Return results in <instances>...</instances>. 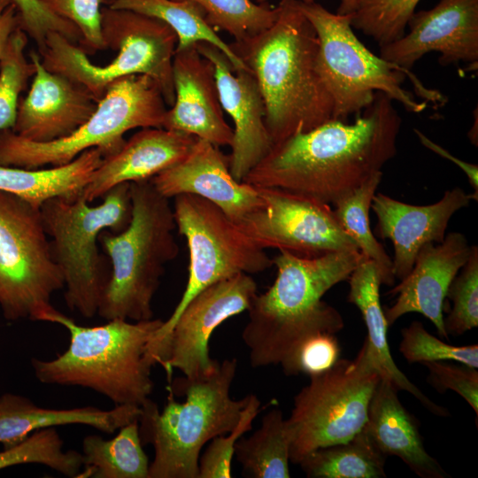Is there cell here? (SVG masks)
<instances>
[{
  "label": "cell",
  "instance_id": "1",
  "mask_svg": "<svg viewBox=\"0 0 478 478\" xmlns=\"http://www.w3.org/2000/svg\"><path fill=\"white\" fill-rule=\"evenodd\" d=\"M392 102L376 92L352 123L332 119L274 143L243 181L334 204L396 156L402 119Z\"/></svg>",
  "mask_w": 478,
  "mask_h": 478
},
{
  "label": "cell",
  "instance_id": "2",
  "mask_svg": "<svg viewBox=\"0 0 478 478\" xmlns=\"http://www.w3.org/2000/svg\"><path fill=\"white\" fill-rule=\"evenodd\" d=\"M264 31L230 44L254 75L273 143L333 119V99L318 69L319 38L299 0H281Z\"/></svg>",
  "mask_w": 478,
  "mask_h": 478
},
{
  "label": "cell",
  "instance_id": "3",
  "mask_svg": "<svg viewBox=\"0 0 478 478\" xmlns=\"http://www.w3.org/2000/svg\"><path fill=\"white\" fill-rule=\"evenodd\" d=\"M279 251L273 258L276 279L266 291L252 298L249 321L242 332L250 363L255 368L281 365L308 337L335 335L343 328L341 313L322 297L348 280L364 258L360 251L316 257Z\"/></svg>",
  "mask_w": 478,
  "mask_h": 478
},
{
  "label": "cell",
  "instance_id": "4",
  "mask_svg": "<svg viewBox=\"0 0 478 478\" xmlns=\"http://www.w3.org/2000/svg\"><path fill=\"white\" fill-rule=\"evenodd\" d=\"M48 322L65 327L70 334V343L53 359H31L39 382L90 389L114 405L141 407L150 399L155 363L149 347L163 320L131 322L114 319L103 325L84 327L57 311Z\"/></svg>",
  "mask_w": 478,
  "mask_h": 478
},
{
  "label": "cell",
  "instance_id": "5",
  "mask_svg": "<svg viewBox=\"0 0 478 478\" xmlns=\"http://www.w3.org/2000/svg\"><path fill=\"white\" fill-rule=\"evenodd\" d=\"M236 369L226 358L209 375L175 379L161 412L150 399L141 406L140 437L154 449L149 478H198L203 447L236 426L249 400L230 397Z\"/></svg>",
  "mask_w": 478,
  "mask_h": 478
},
{
  "label": "cell",
  "instance_id": "6",
  "mask_svg": "<svg viewBox=\"0 0 478 478\" xmlns=\"http://www.w3.org/2000/svg\"><path fill=\"white\" fill-rule=\"evenodd\" d=\"M130 198L127 227L119 233L104 230L98 239L111 266L97 312L106 320L153 319L152 300L166 265L179 253L169 198L150 180L130 182Z\"/></svg>",
  "mask_w": 478,
  "mask_h": 478
},
{
  "label": "cell",
  "instance_id": "7",
  "mask_svg": "<svg viewBox=\"0 0 478 478\" xmlns=\"http://www.w3.org/2000/svg\"><path fill=\"white\" fill-rule=\"evenodd\" d=\"M101 35L105 49L118 51L108 64L95 65L64 35L50 32L38 49L42 64L85 88L98 102L115 81L133 74L151 78L165 102L174 101L173 59L178 38L162 20L127 9L103 6Z\"/></svg>",
  "mask_w": 478,
  "mask_h": 478
},
{
  "label": "cell",
  "instance_id": "8",
  "mask_svg": "<svg viewBox=\"0 0 478 478\" xmlns=\"http://www.w3.org/2000/svg\"><path fill=\"white\" fill-rule=\"evenodd\" d=\"M319 38L318 69L333 99V119L344 121L382 92L405 110L420 113L426 102H445L411 71L375 56L352 31L350 14L332 13L314 0H299Z\"/></svg>",
  "mask_w": 478,
  "mask_h": 478
},
{
  "label": "cell",
  "instance_id": "9",
  "mask_svg": "<svg viewBox=\"0 0 478 478\" xmlns=\"http://www.w3.org/2000/svg\"><path fill=\"white\" fill-rule=\"evenodd\" d=\"M91 206L81 196L54 197L41 209L43 227L50 239L56 262L63 274L66 305L85 318L97 314L111 276L97 243L104 230L119 233L130 222V182L120 183Z\"/></svg>",
  "mask_w": 478,
  "mask_h": 478
},
{
  "label": "cell",
  "instance_id": "10",
  "mask_svg": "<svg viewBox=\"0 0 478 478\" xmlns=\"http://www.w3.org/2000/svg\"><path fill=\"white\" fill-rule=\"evenodd\" d=\"M166 104L151 78L125 76L107 88L89 119L66 137L34 142L12 129L1 130L0 166L26 169L59 166L93 148L99 149L104 157L111 155L123 145L127 131L162 127Z\"/></svg>",
  "mask_w": 478,
  "mask_h": 478
},
{
  "label": "cell",
  "instance_id": "11",
  "mask_svg": "<svg viewBox=\"0 0 478 478\" xmlns=\"http://www.w3.org/2000/svg\"><path fill=\"white\" fill-rule=\"evenodd\" d=\"M382 374L366 339L354 359H338L328 370L309 376L286 419L289 461L298 464L308 453L346 443L361 431Z\"/></svg>",
  "mask_w": 478,
  "mask_h": 478
},
{
  "label": "cell",
  "instance_id": "12",
  "mask_svg": "<svg viewBox=\"0 0 478 478\" xmlns=\"http://www.w3.org/2000/svg\"><path fill=\"white\" fill-rule=\"evenodd\" d=\"M65 281L41 209L0 191V308L5 320L47 321L50 299Z\"/></svg>",
  "mask_w": 478,
  "mask_h": 478
},
{
  "label": "cell",
  "instance_id": "13",
  "mask_svg": "<svg viewBox=\"0 0 478 478\" xmlns=\"http://www.w3.org/2000/svg\"><path fill=\"white\" fill-rule=\"evenodd\" d=\"M173 211L178 232L189 248V276L180 302L158 334L167 330L188 303L207 286L240 273H260L274 265L265 249L213 203L181 194L174 197Z\"/></svg>",
  "mask_w": 478,
  "mask_h": 478
},
{
  "label": "cell",
  "instance_id": "14",
  "mask_svg": "<svg viewBox=\"0 0 478 478\" xmlns=\"http://www.w3.org/2000/svg\"><path fill=\"white\" fill-rule=\"evenodd\" d=\"M257 294L251 274L240 273L220 280L198 292L164 333L157 331L149 351L155 365L167 375L173 369L193 379L212 374L219 365L209 351L213 331L224 321L248 311Z\"/></svg>",
  "mask_w": 478,
  "mask_h": 478
},
{
  "label": "cell",
  "instance_id": "15",
  "mask_svg": "<svg viewBox=\"0 0 478 478\" xmlns=\"http://www.w3.org/2000/svg\"><path fill=\"white\" fill-rule=\"evenodd\" d=\"M256 188L262 205L237 226L261 248L303 257L359 251L338 223L330 204L281 189Z\"/></svg>",
  "mask_w": 478,
  "mask_h": 478
},
{
  "label": "cell",
  "instance_id": "16",
  "mask_svg": "<svg viewBox=\"0 0 478 478\" xmlns=\"http://www.w3.org/2000/svg\"><path fill=\"white\" fill-rule=\"evenodd\" d=\"M407 27V34L381 46V58L411 70L436 51L443 66L464 62L477 67L478 0H439L430 10L414 12Z\"/></svg>",
  "mask_w": 478,
  "mask_h": 478
},
{
  "label": "cell",
  "instance_id": "17",
  "mask_svg": "<svg viewBox=\"0 0 478 478\" xmlns=\"http://www.w3.org/2000/svg\"><path fill=\"white\" fill-rule=\"evenodd\" d=\"M195 46L213 65L222 109L235 126L227 156L229 170L235 180L243 181L274 145L266 125L262 94L249 69L235 71L226 55L211 43L199 42Z\"/></svg>",
  "mask_w": 478,
  "mask_h": 478
},
{
  "label": "cell",
  "instance_id": "18",
  "mask_svg": "<svg viewBox=\"0 0 478 478\" xmlns=\"http://www.w3.org/2000/svg\"><path fill=\"white\" fill-rule=\"evenodd\" d=\"M150 181L167 198L191 194L213 203L236 225L262 205L255 186L233 177L228 157L218 146L198 138L183 159Z\"/></svg>",
  "mask_w": 478,
  "mask_h": 478
},
{
  "label": "cell",
  "instance_id": "19",
  "mask_svg": "<svg viewBox=\"0 0 478 478\" xmlns=\"http://www.w3.org/2000/svg\"><path fill=\"white\" fill-rule=\"evenodd\" d=\"M174 101L162 127L216 146H230L234 132L224 118L212 63L195 44L176 50L173 59Z\"/></svg>",
  "mask_w": 478,
  "mask_h": 478
},
{
  "label": "cell",
  "instance_id": "20",
  "mask_svg": "<svg viewBox=\"0 0 478 478\" xmlns=\"http://www.w3.org/2000/svg\"><path fill=\"white\" fill-rule=\"evenodd\" d=\"M29 58L35 66L33 81L19 99L12 130L34 142L66 137L89 119L97 101L80 84L44 67L38 52L31 51Z\"/></svg>",
  "mask_w": 478,
  "mask_h": 478
},
{
  "label": "cell",
  "instance_id": "21",
  "mask_svg": "<svg viewBox=\"0 0 478 478\" xmlns=\"http://www.w3.org/2000/svg\"><path fill=\"white\" fill-rule=\"evenodd\" d=\"M470 251L466 237L459 232L447 234L437 244L423 245L410 273L387 293L397 294L395 303L384 312L388 327L406 313L418 312L434 324L440 336L448 338L443 324V301Z\"/></svg>",
  "mask_w": 478,
  "mask_h": 478
},
{
  "label": "cell",
  "instance_id": "22",
  "mask_svg": "<svg viewBox=\"0 0 478 478\" xmlns=\"http://www.w3.org/2000/svg\"><path fill=\"white\" fill-rule=\"evenodd\" d=\"M471 194L456 187L431 204L413 205L378 193L371 208L377 217L375 232L382 239H390L394 248L393 273L404 279L412 270L420 248L428 243H442L452 215L469 205Z\"/></svg>",
  "mask_w": 478,
  "mask_h": 478
},
{
  "label": "cell",
  "instance_id": "23",
  "mask_svg": "<svg viewBox=\"0 0 478 478\" xmlns=\"http://www.w3.org/2000/svg\"><path fill=\"white\" fill-rule=\"evenodd\" d=\"M197 140L163 127H143L116 152L104 157L81 197L91 203L120 183L150 180L183 159Z\"/></svg>",
  "mask_w": 478,
  "mask_h": 478
},
{
  "label": "cell",
  "instance_id": "24",
  "mask_svg": "<svg viewBox=\"0 0 478 478\" xmlns=\"http://www.w3.org/2000/svg\"><path fill=\"white\" fill-rule=\"evenodd\" d=\"M398 390L382 374L369 404L365 429L386 457H398L418 476L450 477L425 449L418 421L400 402Z\"/></svg>",
  "mask_w": 478,
  "mask_h": 478
},
{
  "label": "cell",
  "instance_id": "25",
  "mask_svg": "<svg viewBox=\"0 0 478 478\" xmlns=\"http://www.w3.org/2000/svg\"><path fill=\"white\" fill-rule=\"evenodd\" d=\"M140 406L115 405L111 410L94 406L50 409L37 406L29 398L12 393L0 396V443L12 446L35 430L66 425H86L105 434L139 420Z\"/></svg>",
  "mask_w": 478,
  "mask_h": 478
},
{
  "label": "cell",
  "instance_id": "26",
  "mask_svg": "<svg viewBox=\"0 0 478 478\" xmlns=\"http://www.w3.org/2000/svg\"><path fill=\"white\" fill-rule=\"evenodd\" d=\"M350 291L348 302L355 305L365 321L366 340L381 369L399 390L412 394L435 415L446 417L449 411L429 399L405 374L399 370L391 356L387 339L388 325L380 303L382 285L376 265L365 257L348 278Z\"/></svg>",
  "mask_w": 478,
  "mask_h": 478
},
{
  "label": "cell",
  "instance_id": "27",
  "mask_svg": "<svg viewBox=\"0 0 478 478\" xmlns=\"http://www.w3.org/2000/svg\"><path fill=\"white\" fill-rule=\"evenodd\" d=\"M103 158L102 151L93 148L59 166L26 169L0 166V191L16 195L39 208L54 197L77 198Z\"/></svg>",
  "mask_w": 478,
  "mask_h": 478
},
{
  "label": "cell",
  "instance_id": "28",
  "mask_svg": "<svg viewBox=\"0 0 478 478\" xmlns=\"http://www.w3.org/2000/svg\"><path fill=\"white\" fill-rule=\"evenodd\" d=\"M81 445L83 464L76 478H149L150 464L138 420L121 427L109 440L87 436Z\"/></svg>",
  "mask_w": 478,
  "mask_h": 478
},
{
  "label": "cell",
  "instance_id": "29",
  "mask_svg": "<svg viewBox=\"0 0 478 478\" xmlns=\"http://www.w3.org/2000/svg\"><path fill=\"white\" fill-rule=\"evenodd\" d=\"M109 7L131 10L162 20L177 35L176 50L205 42L220 49L228 58L235 71L249 69L234 52L230 44L227 43L207 23L201 7L191 1L114 0Z\"/></svg>",
  "mask_w": 478,
  "mask_h": 478
},
{
  "label": "cell",
  "instance_id": "30",
  "mask_svg": "<svg viewBox=\"0 0 478 478\" xmlns=\"http://www.w3.org/2000/svg\"><path fill=\"white\" fill-rule=\"evenodd\" d=\"M386 458L363 428L348 442L319 448L298 464L310 478H384Z\"/></svg>",
  "mask_w": 478,
  "mask_h": 478
},
{
  "label": "cell",
  "instance_id": "31",
  "mask_svg": "<svg viewBox=\"0 0 478 478\" xmlns=\"http://www.w3.org/2000/svg\"><path fill=\"white\" fill-rule=\"evenodd\" d=\"M289 445L286 419L274 407L262 417L260 427L250 436H241L235 455L244 476L289 478Z\"/></svg>",
  "mask_w": 478,
  "mask_h": 478
},
{
  "label": "cell",
  "instance_id": "32",
  "mask_svg": "<svg viewBox=\"0 0 478 478\" xmlns=\"http://www.w3.org/2000/svg\"><path fill=\"white\" fill-rule=\"evenodd\" d=\"M382 178V171L372 175L352 192L338 199L333 211L338 223L356 243L360 253L376 265L382 285L390 286L396 279L392 259L374 235L369 218L373 197Z\"/></svg>",
  "mask_w": 478,
  "mask_h": 478
},
{
  "label": "cell",
  "instance_id": "33",
  "mask_svg": "<svg viewBox=\"0 0 478 478\" xmlns=\"http://www.w3.org/2000/svg\"><path fill=\"white\" fill-rule=\"evenodd\" d=\"M64 442L54 427L34 431L21 442L0 451V470L21 464H40L68 477L81 470V452L65 451Z\"/></svg>",
  "mask_w": 478,
  "mask_h": 478
},
{
  "label": "cell",
  "instance_id": "34",
  "mask_svg": "<svg viewBox=\"0 0 478 478\" xmlns=\"http://www.w3.org/2000/svg\"><path fill=\"white\" fill-rule=\"evenodd\" d=\"M191 1L204 11L207 23L226 31L239 42L268 28L277 19L279 8L253 0H176Z\"/></svg>",
  "mask_w": 478,
  "mask_h": 478
},
{
  "label": "cell",
  "instance_id": "35",
  "mask_svg": "<svg viewBox=\"0 0 478 478\" xmlns=\"http://www.w3.org/2000/svg\"><path fill=\"white\" fill-rule=\"evenodd\" d=\"M27 35L18 27L10 36L0 58V131L12 129L19 96L35 73V66L26 56Z\"/></svg>",
  "mask_w": 478,
  "mask_h": 478
},
{
  "label": "cell",
  "instance_id": "36",
  "mask_svg": "<svg viewBox=\"0 0 478 478\" xmlns=\"http://www.w3.org/2000/svg\"><path fill=\"white\" fill-rule=\"evenodd\" d=\"M420 0H358L350 13L351 25L380 46L398 40Z\"/></svg>",
  "mask_w": 478,
  "mask_h": 478
},
{
  "label": "cell",
  "instance_id": "37",
  "mask_svg": "<svg viewBox=\"0 0 478 478\" xmlns=\"http://www.w3.org/2000/svg\"><path fill=\"white\" fill-rule=\"evenodd\" d=\"M451 281L446 297L452 307L443 318L447 335H460L478 326V247L471 246L468 259Z\"/></svg>",
  "mask_w": 478,
  "mask_h": 478
},
{
  "label": "cell",
  "instance_id": "38",
  "mask_svg": "<svg viewBox=\"0 0 478 478\" xmlns=\"http://www.w3.org/2000/svg\"><path fill=\"white\" fill-rule=\"evenodd\" d=\"M399 351L408 363L457 361L478 367V345L454 346L431 335L419 320L401 330Z\"/></svg>",
  "mask_w": 478,
  "mask_h": 478
},
{
  "label": "cell",
  "instance_id": "39",
  "mask_svg": "<svg viewBox=\"0 0 478 478\" xmlns=\"http://www.w3.org/2000/svg\"><path fill=\"white\" fill-rule=\"evenodd\" d=\"M261 410V402L250 394L236 426L227 434L212 438L198 461V478L232 477V459L238 439L250 431Z\"/></svg>",
  "mask_w": 478,
  "mask_h": 478
},
{
  "label": "cell",
  "instance_id": "40",
  "mask_svg": "<svg viewBox=\"0 0 478 478\" xmlns=\"http://www.w3.org/2000/svg\"><path fill=\"white\" fill-rule=\"evenodd\" d=\"M52 15L77 27L80 46L87 54L106 50L101 35V12L104 0H38Z\"/></svg>",
  "mask_w": 478,
  "mask_h": 478
},
{
  "label": "cell",
  "instance_id": "41",
  "mask_svg": "<svg viewBox=\"0 0 478 478\" xmlns=\"http://www.w3.org/2000/svg\"><path fill=\"white\" fill-rule=\"evenodd\" d=\"M340 346L335 334L321 333L303 341L280 365L288 376H311L330 368L338 359Z\"/></svg>",
  "mask_w": 478,
  "mask_h": 478
},
{
  "label": "cell",
  "instance_id": "42",
  "mask_svg": "<svg viewBox=\"0 0 478 478\" xmlns=\"http://www.w3.org/2000/svg\"><path fill=\"white\" fill-rule=\"evenodd\" d=\"M428 370V382L438 392L455 391L471 406L478 417V372L476 368L444 361L422 363Z\"/></svg>",
  "mask_w": 478,
  "mask_h": 478
},
{
  "label": "cell",
  "instance_id": "43",
  "mask_svg": "<svg viewBox=\"0 0 478 478\" xmlns=\"http://www.w3.org/2000/svg\"><path fill=\"white\" fill-rule=\"evenodd\" d=\"M20 17L21 28L40 49L50 32L58 33L70 41L81 42V34L73 24L50 13L38 0H14Z\"/></svg>",
  "mask_w": 478,
  "mask_h": 478
},
{
  "label": "cell",
  "instance_id": "44",
  "mask_svg": "<svg viewBox=\"0 0 478 478\" xmlns=\"http://www.w3.org/2000/svg\"><path fill=\"white\" fill-rule=\"evenodd\" d=\"M414 133L419 138L420 142L423 146L428 150L434 151L435 153L440 155L441 157L451 160L455 165H457L467 176L468 181L474 192L471 194L472 199L477 200L478 197V166L477 165L470 164L466 161L460 160L458 158L451 155L448 150H446L442 146L436 144L428 136H426L419 129H414Z\"/></svg>",
  "mask_w": 478,
  "mask_h": 478
},
{
  "label": "cell",
  "instance_id": "45",
  "mask_svg": "<svg viewBox=\"0 0 478 478\" xmlns=\"http://www.w3.org/2000/svg\"><path fill=\"white\" fill-rule=\"evenodd\" d=\"M20 26V17L14 0H0V58L11 35Z\"/></svg>",
  "mask_w": 478,
  "mask_h": 478
},
{
  "label": "cell",
  "instance_id": "46",
  "mask_svg": "<svg viewBox=\"0 0 478 478\" xmlns=\"http://www.w3.org/2000/svg\"><path fill=\"white\" fill-rule=\"evenodd\" d=\"M253 1L264 3V2L268 1V0H253ZM309 1H311V0H309ZM358 2V0H340V5L338 7V10H337L336 13H338V14H350V13H351L354 11Z\"/></svg>",
  "mask_w": 478,
  "mask_h": 478
},
{
  "label": "cell",
  "instance_id": "47",
  "mask_svg": "<svg viewBox=\"0 0 478 478\" xmlns=\"http://www.w3.org/2000/svg\"><path fill=\"white\" fill-rule=\"evenodd\" d=\"M114 0H104V6H110Z\"/></svg>",
  "mask_w": 478,
  "mask_h": 478
}]
</instances>
